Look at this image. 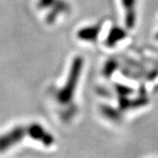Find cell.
<instances>
[{
	"instance_id": "7a4b0ae2",
	"label": "cell",
	"mask_w": 158,
	"mask_h": 158,
	"mask_svg": "<svg viewBox=\"0 0 158 158\" xmlns=\"http://www.w3.org/2000/svg\"><path fill=\"white\" fill-rule=\"evenodd\" d=\"M122 3L126 10V24L132 28L135 23V0H122Z\"/></svg>"
},
{
	"instance_id": "3957f363",
	"label": "cell",
	"mask_w": 158,
	"mask_h": 158,
	"mask_svg": "<svg viewBox=\"0 0 158 158\" xmlns=\"http://www.w3.org/2000/svg\"><path fill=\"white\" fill-rule=\"evenodd\" d=\"M101 27L99 26H94V27H89L86 29H82L80 31L78 32V37L82 40H87V41H94L97 38L98 32L100 31Z\"/></svg>"
},
{
	"instance_id": "6da1fadb",
	"label": "cell",
	"mask_w": 158,
	"mask_h": 158,
	"mask_svg": "<svg viewBox=\"0 0 158 158\" xmlns=\"http://www.w3.org/2000/svg\"><path fill=\"white\" fill-rule=\"evenodd\" d=\"M82 67H83V59L80 56H78V57H76L73 60L72 64L71 71L65 86L57 94V99L61 103L66 104L67 102L72 100L73 96V93L75 91V87L78 83V79L81 74Z\"/></svg>"
},
{
	"instance_id": "277c9868",
	"label": "cell",
	"mask_w": 158,
	"mask_h": 158,
	"mask_svg": "<svg viewBox=\"0 0 158 158\" xmlns=\"http://www.w3.org/2000/svg\"><path fill=\"white\" fill-rule=\"evenodd\" d=\"M124 37H125V31L121 30L120 28H114L110 31L109 36L107 37L106 45L109 47H112Z\"/></svg>"
},
{
	"instance_id": "5b68a950",
	"label": "cell",
	"mask_w": 158,
	"mask_h": 158,
	"mask_svg": "<svg viewBox=\"0 0 158 158\" xmlns=\"http://www.w3.org/2000/svg\"><path fill=\"white\" fill-rule=\"evenodd\" d=\"M156 38L158 39V33H157V35H156Z\"/></svg>"
}]
</instances>
